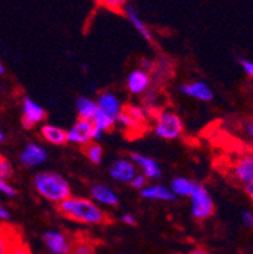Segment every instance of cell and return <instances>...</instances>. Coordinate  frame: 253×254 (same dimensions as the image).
<instances>
[{
  "label": "cell",
  "instance_id": "6da1fadb",
  "mask_svg": "<svg viewBox=\"0 0 253 254\" xmlns=\"http://www.w3.org/2000/svg\"><path fill=\"white\" fill-rule=\"evenodd\" d=\"M59 211L74 221L92 225H105L110 223V216L94 201L85 197L70 196L59 204Z\"/></svg>",
  "mask_w": 253,
  "mask_h": 254
},
{
  "label": "cell",
  "instance_id": "7a4b0ae2",
  "mask_svg": "<svg viewBox=\"0 0 253 254\" xmlns=\"http://www.w3.org/2000/svg\"><path fill=\"white\" fill-rule=\"evenodd\" d=\"M37 192L46 200L55 204H61L71 196V187L64 176L55 172H41L34 177Z\"/></svg>",
  "mask_w": 253,
  "mask_h": 254
},
{
  "label": "cell",
  "instance_id": "3957f363",
  "mask_svg": "<svg viewBox=\"0 0 253 254\" xmlns=\"http://www.w3.org/2000/svg\"><path fill=\"white\" fill-rule=\"evenodd\" d=\"M184 131V124L177 114L172 112H161L156 117L155 133L162 139L172 140L180 137Z\"/></svg>",
  "mask_w": 253,
  "mask_h": 254
},
{
  "label": "cell",
  "instance_id": "277c9868",
  "mask_svg": "<svg viewBox=\"0 0 253 254\" xmlns=\"http://www.w3.org/2000/svg\"><path fill=\"white\" fill-rule=\"evenodd\" d=\"M191 212L196 220H205V219L210 218L214 212V202L205 187L201 184L196 182L195 189L192 190L191 195Z\"/></svg>",
  "mask_w": 253,
  "mask_h": 254
},
{
  "label": "cell",
  "instance_id": "5b68a950",
  "mask_svg": "<svg viewBox=\"0 0 253 254\" xmlns=\"http://www.w3.org/2000/svg\"><path fill=\"white\" fill-rule=\"evenodd\" d=\"M94 126L90 120L79 119L69 130L66 131L67 143L80 144L81 147L94 140Z\"/></svg>",
  "mask_w": 253,
  "mask_h": 254
},
{
  "label": "cell",
  "instance_id": "8992f818",
  "mask_svg": "<svg viewBox=\"0 0 253 254\" xmlns=\"http://www.w3.org/2000/svg\"><path fill=\"white\" fill-rule=\"evenodd\" d=\"M46 118L45 109L39 104L33 101L29 98L23 99V115H22V126L24 129H32L36 124L41 123Z\"/></svg>",
  "mask_w": 253,
  "mask_h": 254
},
{
  "label": "cell",
  "instance_id": "52a82bcc",
  "mask_svg": "<svg viewBox=\"0 0 253 254\" xmlns=\"http://www.w3.org/2000/svg\"><path fill=\"white\" fill-rule=\"evenodd\" d=\"M43 242L53 254H70L71 239L65 233L48 230L43 234Z\"/></svg>",
  "mask_w": 253,
  "mask_h": 254
},
{
  "label": "cell",
  "instance_id": "ba28073f",
  "mask_svg": "<svg viewBox=\"0 0 253 254\" xmlns=\"http://www.w3.org/2000/svg\"><path fill=\"white\" fill-rule=\"evenodd\" d=\"M109 175L115 181L123 182V184H127V182L131 184V181L137 175L136 166L128 159H118V161L113 162V165L109 168Z\"/></svg>",
  "mask_w": 253,
  "mask_h": 254
},
{
  "label": "cell",
  "instance_id": "9c48e42d",
  "mask_svg": "<svg viewBox=\"0 0 253 254\" xmlns=\"http://www.w3.org/2000/svg\"><path fill=\"white\" fill-rule=\"evenodd\" d=\"M48 154L43 147L36 143H29L25 145V148L23 149L20 153V163L27 167H34L41 163H43L47 159Z\"/></svg>",
  "mask_w": 253,
  "mask_h": 254
},
{
  "label": "cell",
  "instance_id": "30bf717a",
  "mask_svg": "<svg viewBox=\"0 0 253 254\" xmlns=\"http://www.w3.org/2000/svg\"><path fill=\"white\" fill-rule=\"evenodd\" d=\"M22 240L19 230L8 224H0V254H9Z\"/></svg>",
  "mask_w": 253,
  "mask_h": 254
},
{
  "label": "cell",
  "instance_id": "8fae6325",
  "mask_svg": "<svg viewBox=\"0 0 253 254\" xmlns=\"http://www.w3.org/2000/svg\"><path fill=\"white\" fill-rule=\"evenodd\" d=\"M90 196L95 201V204H101L105 206H117L119 200L114 191L110 187L101 184H95L90 187Z\"/></svg>",
  "mask_w": 253,
  "mask_h": 254
},
{
  "label": "cell",
  "instance_id": "7c38bea8",
  "mask_svg": "<svg viewBox=\"0 0 253 254\" xmlns=\"http://www.w3.org/2000/svg\"><path fill=\"white\" fill-rule=\"evenodd\" d=\"M233 175L237 180L242 184L248 185L253 182V156H246L238 158L236 165L233 166Z\"/></svg>",
  "mask_w": 253,
  "mask_h": 254
},
{
  "label": "cell",
  "instance_id": "4fadbf2b",
  "mask_svg": "<svg viewBox=\"0 0 253 254\" xmlns=\"http://www.w3.org/2000/svg\"><path fill=\"white\" fill-rule=\"evenodd\" d=\"M180 91L184 94V95L190 96V98L198 99L201 101H210L213 99V91L210 90V87L203 81H194L189 82V84L181 85Z\"/></svg>",
  "mask_w": 253,
  "mask_h": 254
},
{
  "label": "cell",
  "instance_id": "5bb4252c",
  "mask_svg": "<svg viewBox=\"0 0 253 254\" xmlns=\"http://www.w3.org/2000/svg\"><path fill=\"white\" fill-rule=\"evenodd\" d=\"M151 84V77L147 71L145 70H136L129 73L128 80H127V87L129 91L134 95L143 94L147 91Z\"/></svg>",
  "mask_w": 253,
  "mask_h": 254
},
{
  "label": "cell",
  "instance_id": "9a60e30c",
  "mask_svg": "<svg viewBox=\"0 0 253 254\" xmlns=\"http://www.w3.org/2000/svg\"><path fill=\"white\" fill-rule=\"evenodd\" d=\"M131 158L133 159V162L136 165H138L142 170V175L146 176L147 179L151 180H157L161 177V170H160L159 165L155 159L150 158L147 156H143V154L139 153H132Z\"/></svg>",
  "mask_w": 253,
  "mask_h": 254
},
{
  "label": "cell",
  "instance_id": "2e32d148",
  "mask_svg": "<svg viewBox=\"0 0 253 254\" xmlns=\"http://www.w3.org/2000/svg\"><path fill=\"white\" fill-rule=\"evenodd\" d=\"M97 109L101 110L103 113H105L109 117L114 118L117 120L118 115L122 112V106H120L119 100L115 95H113L111 92H103L99 95L96 101Z\"/></svg>",
  "mask_w": 253,
  "mask_h": 254
},
{
  "label": "cell",
  "instance_id": "e0dca14e",
  "mask_svg": "<svg viewBox=\"0 0 253 254\" xmlns=\"http://www.w3.org/2000/svg\"><path fill=\"white\" fill-rule=\"evenodd\" d=\"M141 196L147 200H161V201H175L176 196L169 187L164 185H151L141 190Z\"/></svg>",
  "mask_w": 253,
  "mask_h": 254
},
{
  "label": "cell",
  "instance_id": "ac0fdd59",
  "mask_svg": "<svg viewBox=\"0 0 253 254\" xmlns=\"http://www.w3.org/2000/svg\"><path fill=\"white\" fill-rule=\"evenodd\" d=\"M123 11H124V14L127 15V18L129 19V22L132 23V25H133L134 28L138 31V33L141 34L146 41L152 42V33H151V31L148 29L147 25L143 23V20L141 19L138 11L134 9V6L131 5L129 3H125L124 8H123Z\"/></svg>",
  "mask_w": 253,
  "mask_h": 254
},
{
  "label": "cell",
  "instance_id": "d6986e66",
  "mask_svg": "<svg viewBox=\"0 0 253 254\" xmlns=\"http://www.w3.org/2000/svg\"><path fill=\"white\" fill-rule=\"evenodd\" d=\"M41 135L46 142L51 143L53 145H64L67 143L66 139V131L60 127L51 126V124H46L42 126L41 128Z\"/></svg>",
  "mask_w": 253,
  "mask_h": 254
},
{
  "label": "cell",
  "instance_id": "ffe728a7",
  "mask_svg": "<svg viewBox=\"0 0 253 254\" xmlns=\"http://www.w3.org/2000/svg\"><path fill=\"white\" fill-rule=\"evenodd\" d=\"M195 185H196V182L186 179V177H176L171 181L170 190L175 196L186 197V196L191 195L192 190L195 189Z\"/></svg>",
  "mask_w": 253,
  "mask_h": 254
},
{
  "label": "cell",
  "instance_id": "44dd1931",
  "mask_svg": "<svg viewBox=\"0 0 253 254\" xmlns=\"http://www.w3.org/2000/svg\"><path fill=\"white\" fill-rule=\"evenodd\" d=\"M76 109H78L79 119L90 120L95 117L97 112V105L95 101L89 98H80L76 101Z\"/></svg>",
  "mask_w": 253,
  "mask_h": 254
},
{
  "label": "cell",
  "instance_id": "7402d4cb",
  "mask_svg": "<svg viewBox=\"0 0 253 254\" xmlns=\"http://www.w3.org/2000/svg\"><path fill=\"white\" fill-rule=\"evenodd\" d=\"M91 123L96 130H99L100 133H104V131H110L111 129L114 128L117 120H115L114 118L106 115L105 113H103L101 110L97 109L96 114L92 118Z\"/></svg>",
  "mask_w": 253,
  "mask_h": 254
},
{
  "label": "cell",
  "instance_id": "603a6c76",
  "mask_svg": "<svg viewBox=\"0 0 253 254\" xmlns=\"http://www.w3.org/2000/svg\"><path fill=\"white\" fill-rule=\"evenodd\" d=\"M83 152L90 162L94 163V165H99L103 159V148L96 142H90L86 145H84Z\"/></svg>",
  "mask_w": 253,
  "mask_h": 254
},
{
  "label": "cell",
  "instance_id": "cb8c5ba5",
  "mask_svg": "<svg viewBox=\"0 0 253 254\" xmlns=\"http://www.w3.org/2000/svg\"><path fill=\"white\" fill-rule=\"evenodd\" d=\"M70 254H95V248L86 239H74Z\"/></svg>",
  "mask_w": 253,
  "mask_h": 254
},
{
  "label": "cell",
  "instance_id": "d4e9b609",
  "mask_svg": "<svg viewBox=\"0 0 253 254\" xmlns=\"http://www.w3.org/2000/svg\"><path fill=\"white\" fill-rule=\"evenodd\" d=\"M122 110L124 113H127L132 119H134L136 122H138V123L146 127V124H147V112H146V109L137 105H127Z\"/></svg>",
  "mask_w": 253,
  "mask_h": 254
},
{
  "label": "cell",
  "instance_id": "484cf974",
  "mask_svg": "<svg viewBox=\"0 0 253 254\" xmlns=\"http://www.w3.org/2000/svg\"><path fill=\"white\" fill-rule=\"evenodd\" d=\"M117 122L120 124V126L124 127L125 129H128L129 131H136L137 133L138 130H141V129L145 128V126H142L141 123H138V122H136L134 119H132V118L129 117L127 113L123 112V110L120 112V114L118 115Z\"/></svg>",
  "mask_w": 253,
  "mask_h": 254
},
{
  "label": "cell",
  "instance_id": "4316f807",
  "mask_svg": "<svg viewBox=\"0 0 253 254\" xmlns=\"http://www.w3.org/2000/svg\"><path fill=\"white\" fill-rule=\"evenodd\" d=\"M13 176V166L8 159L0 156V180L6 181Z\"/></svg>",
  "mask_w": 253,
  "mask_h": 254
},
{
  "label": "cell",
  "instance_id": "83f0119b",
  "mask_svg": "<svg viewBox=\"0 0 253 254\" xmlns=\"http://www.w3.org/2000/svg\"><path fill=\"white\" fill-rule=\"evenodd\" d=\"M131 185L133 189H137V190H142L147 186V177L143 176V175H138L137 173L136 177L131 181Z\"/></svg>",
  "mask_w": 253,
  "mask_h": 254
},
{
  "label": "cell",
  "instance_id": "f1b7e54d",
  "mask_svg": "<svg viewBox=\"0 0 253 254\" xmlns=\"http://www.w3.org/2000/svg\"><path fill=\"white\" fill-rule=\"evenodd\" d=\"M104 6L108 9H113L114 11H122L125 5V1H119V0H110V1H101Z\"/></svg>",
  "mask_w": 253,
  "mask_h": 254
},
{
  "label": "cell",
  "instance_id": "f546056e",
  "mask_svg": "<svg viewBox=\"0 0 253 254\" xmlns=\"http://www.w3.org/2000/svg\"><path fill=\"white\" fill-rule=\"evenodd\" d=\"M0 192L4 193V195H6V196H10V197H13V196L17 195V191H15V189H14L11 185H9L6 181H1V180H0Z\"/></svg>",
  "mask_w": 253,
  "mask_h": 254
},
{
  "label": "cell",
  "instance_id": "4dcf8cb0",
  "mask_svg": "<svg viewBox=\"0 0 253 254\" xmlns=\"http://www.w3.org/2000/svg\"><path fill=\"white\" fill-rule=\"evenodd\" d=\"M9 254H32V252L24 242H20L19 244H17V246L11 249V252Z\"/></svg>",
  "mask_w": 253,
  "mask_h": 254
},
{
  "label": "cell",
  "instance_id": "1f68e13d",
  "mask_svg": "<svg viewBox=\"0 0 253 254\" xmlns=\"http://www.w3.org/2000/svg\"><path fill=\"white\" fill-rule=\"evenodd\" d=\"M240 62L241 64H242L245 72L247 73L248 76H251V77H253V62L247 61V60H240Z\"/></svg>",
  "mask_w": 253,
  "mask_h": 254
},
{
  "label": "cell",
  "instance_id": "d6a6232c",
  "mask_svg": "<svg viewBox=\"0 0 253 254\" xmlns=\"http://www.w3.org/2000/svg\"><path fill=\"white\" fill-rule=\"evenodd\" d=\"M242 220L243 224L248 228H253V214L250 211H245L242 215Z\"/></svg>",
  "mask_w": 253,
  "mask_h": 254
},
{
  "label": "cell",
  "instance_id": "836d02e7",
  "mask_svg": "<svg viewBox=\"0 0 253 254\" xmlns=\"http://www.w3.org/2000/svg\"><path fill=\"white\" fill-rule=\"evenodd\" d=\"M122 221L124 224H127V225H136L137 224V219L134 218L132 214H129V212H127V214H123Z\"/></svg>",
  "mask_w": 253,
  "mask_h": 254
},
{
  "label": "cell",
  "instance_id": "e575fe53",
  "mask_svg": "<svg viewBox=\"0 0 253 254\" xmlns=\"http://www.w3.org/2000/svg\"><path fill=\"white\" fill-rule=\"evenodd\" d=\"M0 220H3V221L10 220V212H9L8 209L1 206V205H0Z\"/></svg>",
  "mask_w": 253,
  "mask_h": 254
},
{
  "label": "cell",
  "instance_id": "d590c367",
  "mask_svg": "<svg viewBox=\"0 0 253 254\" xmlns=\"http://www.w3.org/2000/svg\"><path fill=\"white\" fill-rule=\"evenodd\" d=\"M245 190H246V193H247V195L250 196L251 200H252V201H253V182H252V184L246 185Z\"/></svg>",
  "mask_w": 253,
  "mask_h": 254
},
{
  "label": "cell",
  "instance_id": "8d00e7d4",
  "mask_svg": "<svg viewBox=\"0 0 253 254\" xmlns=\"http://www.w3.org/2000/svg\"><path fill=\"white\" fill-rule=\"evenodd\" d=\"M189 254H209V252L206 249L201 248V247H198V248L192 249Z\"/></svg>",
  "mask_w": 253,
  "mask_h": 254
},
{
  "label": "cell",
  "instance_id": "74e56055",
  "mask_svg": "<svg viewBox=\"0 0 253 254\" xmlns=\"http://www.w3.org/2000/svg\"><path fill=\"white\" fill-rule=\"evenodd\" d=\"M142 67L143 68H147V70H150V68H152V64H151L150 61H147V60H142Z\"/></svg>",
  "mask_w": 253,
  "mask_h": 254
},
{
  "label": "cell",
  "instance_id": "f35d334b",
  "mask_svg": "<svg viewBox=\"0 0 253 254\" xmlns=\"http://www.w3.org/2000/svg\"><path fill=\"white\" fill-rule=\"evenodd\" d=\"M247 131H248V134H250V137L253 138V122H251V123L247 126Z\"/></svg>",
  "mask_w": 253,
  "mask_h": 254
},
{
  "label": "cell",
  "instance_id": "ab89813d",
  "mask_svg": "<svg viewBox=\"0 0 253 254\" xmlns=\"http://www.w3.org/2000/svg\"><path fill=\"white\" fill-rule=\"evenodd\" d=\"M4 73V67H3V64L0 62V75H3Z\"/></svg>",
  "mask_w": 253,
  "mask_h": 254
},
{
  "label": "cell",
  "instance_id": "60d3db41",
  "mask_svg": "<svg viewBox=\"0 0 253 254\" xmlns=\"http://www.w3.org/2000/svg\"><path fill=\"white\" fill-rule=\"evenodd\" d=\"M3 140H4V134H3V131L0 130V143L3 142Z\"/></svg>",
  "mask_w": 253,
  "mask_h": 254
}]
</instances>
